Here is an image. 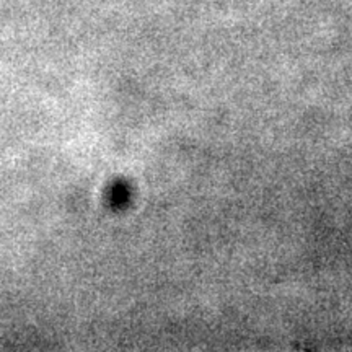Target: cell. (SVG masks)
Listing matches in <instances>:
<instances>
[]
</instances>
